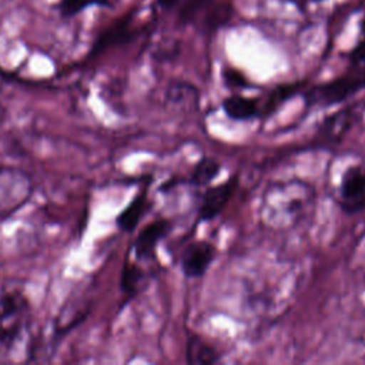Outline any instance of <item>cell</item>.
Instances as JSON below:
<instances>
[{"label": "cell", "mask_w": 365, "mask_h": 365, "mask_svg": "<svg viewBox=\"0 0 365 365\" xmlns=\"http://www.w3.org/2000/svg\"><path fill=\"white\" fill-rule=\"evenodd\" d=\"M150 208V200L148 195L144 191H140L125 207L124 210L117 215L115 224L121 231L131 232L138 225L143 215Z\"/></svg>", "instance_id": "9c48e42d"}, {"label": "cell", "mask_w": 365, "mask_h": 365, "mask_svg": "<svg viewBox=\"0 0 365 365\" xmlns=\"http://www.w3.org/2000/svg\"><path fill=\"white\" fill-rule=\"evenodd\" d=\"M365 88V68L341 76L328 83H322L309 88L305 96V104L312 106H332L336 103H342L359 90Z\"/></svg>", "instance_id": "3957f363"}, {"label": "cell", "mask_w": 365, "mask_h": 365, "mask_svg": "<svg viewBox=\"0 0 365 365\" xmlns=\"http://www.w3.org/2000/svg\"><path fill=\"white\" fill-rule=\"evenodd\" d=\"M4 117H6V110H4L3 104L0 103V125H1L3 121H4Z\"/></svg>", "instance_id": "7402d4cb"}, {"label": "cell", "mask_w": 365, "mask_h": 365, "mask_svg": "<svg viewBox=\"0 0 365 365\" xmlns=\"http://www.w3.org/2000/svg\"><path fill=\"white\" fill-rule=\"evenodd\" d=\"M238 185V177L232 175L227 181L210 187L204 195L198 210V218L201 221L214 220L230 202L234 195V191Z\"/></svg>", "instance_id": "8992f818"}, {"label": "cell", "mask_w": 365, "mask_h": 365, "mask_svg": "<svg viewBox=\"0 0 365 365\" xmlns=\"http://www.w3.org/2000/svg\"><path fill=\"white\" fill-rule=\"evenodd\" d=\"M351 120H352L351 110H341V111L335 113L334 115L328 117L324 121V125H322L324 135H327V138L335 140L336 137L342 135L349 128Z\"/></svg>", "instance_id": "9a60e30c"}, {"label": "cell", "mask_w": 365, "mask_h": 365, "mask_svg": "<svg viewBox=\"0 0 365 365\" xmlns=\"http://www.w3.org/2000/svg\"><path fill=\"white\" fill-rule=\"evenodd\" d=\"M30 321V304L19 289L0 294V346L9 349L23 335Z\"/></svg>", "instance_id": "7a4b0ae2"}, {"label": "cell", "mask_w": 365, "mask_h": 365, "mask_svg": "<svg viewBox=\"0 0 365 365\" xmlns=\"http://www.w3.org/2000/svg\"><path fill=\"white\" fill-rule=\"evenodd\" d=\"M215 258V247L208 241H194L188 244L180 258V265L185 277L198 278L205 274Z\"/></svg>", "instance_id": "5b68a950"}, {"label": "cell", "mask_w": 365, "mask_h": 365, "mask_svg": "<svg viewBox=\"0 0 365 365\" xmlns=\"http://www.w3.org/2000/svg\"><path fill=\"white\" fill-rule=\"evenodd\" d=\"M143 279H144L143 269L137 264L125 261L123 265L121 279H120L123 292L127 295H134L140 289Z\"/></svg>", "instance_id": "2e32d148"}, {"label": "cell", "mask_w": 365, "mask_h": 365, "mask_svg": "<svg viewBox=\"0 0 365 365\" xmlns=\"http://www.w3.org/2000/svg\"><path fill=\"white\" fill-rule=\"evenodd\" d=\"M222 110L231 120L245 121L261 114V101L258 98L232 94L222 100Z\"/></svg>", "instance_id": "ba28073f"}, {"label": "cell", "mask_w": 365, "mask_h": 365, "mask_svg": "<svg viewBox=\"0 0 365 365\" xmlns=\"http://www.w3.org/2000/svg\"><path fill=\"white\" fill-rule=\"evenodd\" d=\"M224 80L231 87H244V86H247L245 77L240 71H237L234 68H227L224 71Z\"/></svg>", "instance_id": "ffe728a7"}, {"label": "cell", "mask_w": 365, "mask_h": 365, "mask_svg": "<svg viewBox=\"0 0 365 365\" xmlns=\"http://www.w3.org/2000/svg\"><path fill=\"white\" fill-rule=\"evenodd\" d=\"M221 359L220 352L200 335H190L187 341V362L191 365H210Z\"/></svg>", "instance_id": "30bf717a"}, {"label": "cell", "mask_w": 365, "mask_h": 365, "mask_svg": "<svg viewBox=\"0 0 365 365\" xmlns=\"http://www.w3.org/2000/svg\"><path fill=\"white\" fill-rule=\"evenodd\" d=\"M302 83H292V84H281L277 86L271 93L267 96L265 101L261 103V115L267 117L278 110V107L292 97L295 93L299 91Z\"/></svg>", "instance_id": "4fadbf2b"}, {"label": "cell", "mask_w": 365, "mask_h": 365, "mask_svg": "<svg viewBox=\"0 0 365 365\" xmlns=\"http://www.w3.org/2000/svg\"><path fill=\"white\" fill-rule=\"evenodd\" d=\"M349 61L354 66L365 67V38L361 40L351 51H349Z\"/></svg>", "instance_id": "d6986e66"}, {"label": "cell", "mask_w": 365, "mask_h": 365, "mask_svg": "<svg viewBox=\"0 0 365 365\" xmlns=\"http://www.w3.org/2000/svg\"><path fill=\"white\" fill-rule=\"evenodd\" d=\"M133 29L130 26V17L123 19L117 21L114 26L107 29L94 43L93 46V53H100L104 48L113 46V44H120L125 43L133 37Z\"/></svg>", "instance_id": "8fae6325"}, {"label": "cell", "mask_w": 365, "mask_h": 365, "mask_svg": "<svg viewBox=\"0 0 365 365\" xmlns=\"http://www.w3.org/2000/svg\"><path fill=\"white\" fill-rule=\"evenodd\" d=\"M311 1H315V3H319V1H324V0H311Z\"/></svg>", "instance_id": "603a6c76"}, {"label": "cell", "mask_w": 365, "mask_h": 365, "mask_svg": "<svg viewBox=\"0 0 365 365\" xmlns=\"http://www.w3.org/2000/svg\"><path fill=\"white\" fill-rule=\"evenodd\" d=\"M90 308L87 302H77V304H71L70 308L68 307H63V309L60 311L58 317L56 318V325H54V334L56 335H63L66 332H68L71 328H74L80 321H83L87 314H88Z\"/></svg>", "instance_id": "7c38bea8"}, {"label": "cell", "mask_w": 365, "mask_h": 365, "mask_svg": "<svg viewBox=\"0 0 365 365\" xmlns=\"http://www.w3.org/2000/svg\"><path fill=\"white\" fill-rule=\"evenodd\" d=\"M171 230L170 221L160 218L147 224L137 235L133 251L138 261H148L155 255V250L158 242L168 234Z\"/></svg>", "instance_id": "52a82bcc"}, {"label": "cell", "mask_w": 365, "mask_h": 365, "mask_svg": "<svg viewBox=\"0 0 365 365\" xmlns=\"http://www.w3.org/2000/svg\"><path fill=\"white\" fill-rule=\"evenodd\" d=\"M210 1H212V0H190L188 3H185V6H182V9L180 11V19L182 21L192 19L200 11V9H202Z\"/></svg>", "instance_id": "ac0fdd59"}, {"label": "cell", "mask_w": 365, "mask_h": 365, "mask_svg": "<svg viewBox=\"0 0 365 365\" xmlns=\"http://www.w3.org/2000/svg\"><path fill=\"white\" fill-rule=\"evenodd\" d=\"M220 170H221V165L215 158L202 157L192 168L190 181L194 185H207L220 174Z\"/></svg>", "instance_id": "5bb4252c"}, {"label": "cell", "mask_w": 365, "mask_h": 365, "mask_svg": "<svg viewBox=\"0 0 365 365\" xmlns=\"http://www.w3.org/2000/svg\"><path fill=\"white\" fill-rule=\"evenodd\" d=\"M31 175L16 165L0 164V222L11 218L33 197Z\"/></svg>", "instance_id": "6da1fadb"}, {"label": "cell", "mask_w": 365, "mask_h": 365, "mask_svg": "<svg viewBox=\"0 0 365 365\" xmlns=\"http://www.w3.org/2000/svg\"><path fill=\"white\" fill-rule=\"evenodd\" d=\"M341 207L348 214H355L365 208V170L352 165L345 170L341 184Z\"/></svg>", "instance_id": "277c9868"}, {"label": "cell", "mask_w": 365, "mask_h": 365, "mask_svg": "<svg viewBox=\"0 0 365 365\" xmlns=\"http://www.w3.org/2000/svg\"><path fill=\"white\" fill-rule=\"evenodd\" d=\"M91 4L106 6L108 4V0H60L57 7L63 17H73Z\"/></svg>", "instance_id": "e0dca14e"}, {"label": "cell", "mask_w": 365, "mask_h": 365, "mask_svg": "<svg viewBox=\"0 0 365 365\" xmlns=\"http://www.w3.org/2000/svg\"><path fill=\"white\" fill-rule=\"evenodd\" d=\"M178 0H158V3L163 6V7H170L173 6L174 3H177Z\"/></svg>", "instance_id": "44dd1931"}]
</instances>
